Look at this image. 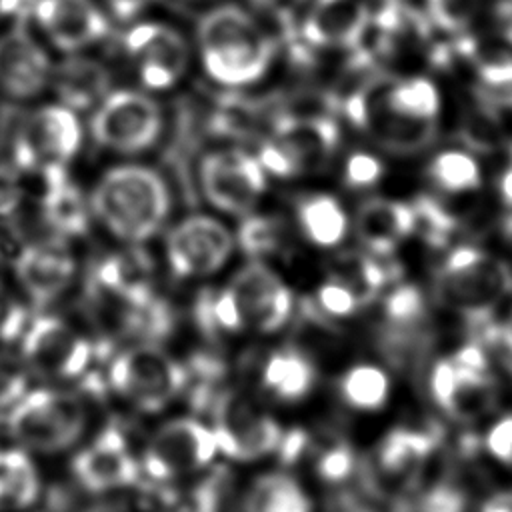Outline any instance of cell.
<instances>
[{
	"instance_id": "obj_1",
	"label": "cell",
	"mask_w": 512,
	"mask_h": 512,
	"mask_svg": "<svg viewBox=\"0 0 512 512\" xmlns=\"http://www.w3.org/2000/svg\"><path fill=\"white\" fill-rule=\"evenodd\" d=\"M292 308L290 288L260 262L242 266L226 288L198 298L200 322L210 330L228 334H272L288 322Z\"/></svg>"
},
{
	"instance_id": "obj_2",
	"label": "cell",
	"mask_w": 512,
	"mask_h": 512,
	"mask_svg": "<svg viewBox=\"0 0 512 512\" xmlns=\"http://www.w3.org/2000/svg\"><path fill=\"white\" fill-rule=\"evenodd\" d=\"M198 46L210 78L244 86L262 78L274 58V42L240 6L222 4L198 22Z\"/></svg>"
},
{
	"instance_id": "obj_3",
	"label": "cell",
	"mask_w": 512,
	"mask_h": 512,
	"mask_svg": "<svg viewBox=\"0 0 512 512\" xmlns=\"http://www.w3.org/2000/svg\"><path fill=\"white\" fill-rule=\"evenodd\" d=\"M90 206L116 238L138 244L160 230L170 210V196L158 172L124 164L108 170L98 180Z\"/></svg>"
},
{
	"instance_id": "obj_4",
	"label": "cell",
	"mask_w": 512,
	"mask_h": 512,
	"mask_svg": "<svg viewBox=\"0 0 512 512\" xmlns=\"http://www.w3.org/2000/svg\"><path fill=\"white\" fill-rule=\"evenodd\" d=\"M510 288L508 264L472 246L450 250L434 278L436 300L474 324L488 320Z\"/></svg>"
},
{
	"instance_id": "obj_5",
	"label": "cell",
	"mask_w": 512,
	"mask_h": 512,
	"mask_svg": "<svg viewBox=\"0 0 512 512\" xmlns=\"http://www.w3.org/2000/svg\"><path fill=\"white\" fill-rule=\"evenodd\" d=\"M88 410L80 396L40 388L28 390L8 408L6 428L12 440L30 452L54 454L70 448L86 430Z\"/></svg>"
},
{
	"instance_id": "obj_6",
	"label": "cell",
	"mask_w": 512,
	"mask_h": 512,
	"mask_svg": "<svg viewBox=\"0 0 512 512\" xmlns=\"http://www.w3.org/2000/svg\"><path fill=\"white\" fill-rule=\"evenodd\" d=\"M184 366L154 342L122 350L108 368L112 390L140 412H160L186 386Z\"/></svg>"
},
{
	"instance_id": "obj_7",
	"label": "cell",
	"mask_w": 512,
	"mask_h": 512,
	"mask_svg": "<svg viewBox=\"0 0 512 512\" xmlns=\"http://www.w3.org/2000/svg\"><path fill=\"white\" fill-rule=\"evenodd\" d=\"M212 432L218 450L238 462H252L282 448L280 424L250 398L226 390L212 402Z\"/></svg>"
},
{
	"instance_id": "obj_8",
	"label": "cell",
	"mask_w": 512,
	"mask_h": 512,
	"mask_svg": "<svg viewBox=\"0 0 512 512\" xmlns=\"http://www.w3.org/2000/svg\"><path fill=\"white\" fill-rule=\"evenodd\" d=\"M386 82V78H370L360 84L344 100L346 116L388 152L414 154L424 150L438 134L436 122L412 120L396 114L384 96Z\"/></svg>"
},
{
	"instance_id": "obj_9",
	"label": "cell",
	"mask_w": 512,
	"mask_h": 512,
	"mask_svg": "<svg viewBox=\"0 0 512 512\" xmlns=\"http://www.w3.org/2000/svg\"><path fill=\"white\" fill-rule=\"evenodd\" d=\"M428 386L442 412L460 422L484 416L498 398L486 358L476 346H466L454 358L436 362Z\"/></svg>"
},
{
	"instance_id": "obj_10",
	"label": "cell",
	"mask_w": 512,
	"mask_h": 512,
	"mask_svg": "<svg viewBox=\"0 0 512 512\" xmlns=\"http://www.w3.org/2000/svg\"><path fill=\"white\" fill-rule=\"evenodd\" d=\"M20 358L30 376L42 380H72L90 366L94 348L88 338L56 316H38L22 332Z\"/></svg>"
},
{
	"instance_id": "obj_11",
	"label": "cell",
	"mask_w": 512,
	"mask_h": 512,
	"mask_svg": "<svg viewBox=\"0 0 512 512\" xmlns=\"http://www.w3.org/2000/svg\"><path fill=\"white\" fill-rule=\"evenodd\" d=\"M218 452L210 426L196 418H174L152 434L140 466L154 480H174L200 472Z\"/></svg>"
},
{
	"instance_id": "obj_12",
	"label": "cell",
	"mask_w": 512,
	"mask_h": 512,
	"mask_svg": "<svg viewBox=\"0 0 512 512\" xmlns=\"http://www.w3.org/2000/svg\"><path fill=\"white\" fill-rule=\"evenodd\" d=\"M90 130L94 140L114 152H140L150 148L162 130V112L158 104L132 90L106 94L98 104Z\"/></svg>"
},
{
	"instance_id": "obj_13",
	"label": "cell",
	"mask_w": 512,
	"mask_h": 512,
	"mask_svg": "<svg viewBox=\"0 0 512 512\" xmlns=\"http://www.w3.org/2000/svg\"><path fill=\"white\" fill-rule=\"evenodd\" d=\"M200 184L214 208L246 216L266 188V170L242 150H218L202 160Z\"/></svg>"
},
{
	"instance_id": "obj_14",
	"label": "cell",
	"mask_w": 512,
	"mask_h": 512,
	"mask_svg": "<svg viewBox=\"0 0 512 512\" xmlns=\"http://www.w3.org/2000/svg\"><path fill=\"white\" fill-rule=\"evenodd\" d=\"M230 230L210 216H190L176 224L166 238V256L174 274L198 278L218 272L230 258Z\"/></svg>"
},
{
	"instance_id": "obj_15",
	"label": "cell",
	"mask_w": 512,
	"mask_h": 512,
	"mask_svg": "<svg viewBox=\"0 0 512 512\" xmlns=\"http://www.w3.org/2000/svg\"><path fill=\"white\" fill-rule=\"evenodd\" d=\"M124 46L138 64L142 84L150 90L174 86L186 70L188 46L172 26L158 22L136 24L126 32Z\"/></svg>"
},
{
	"instance_id": "obj_16",
	"label": "cell",
	"mask_w": 512,
	"mask_h": 512,
	"mask_svg": "<svg viewBox=\"0 0 512 512\" xmlns=\"http://www.w3.org/2000/svg\"><path fill=\"white\" fill-rule=\"evenodd\" d=\"M338 126L328 114H284L276 120L270 140L290 162L292 174L316 172L338 146Z\"/></svg>"
},
{
	"instance_id": "obj_17",
	"label": "cell",
	"mask_w": 512,
	"mask_h": 512,
	"mask_svg": "<svg viewBox=\"0 0 512 512\" xmlns=\"http://www.w3.org/2000/svg\"><path fill=\"white\" fill-rule=\"evenodd\" d=\"M72 474L88 492H110L132 486L140 476V464L124 436L108 428L74 456Z\"/></svg>"
},
{
	"instance_id": "obj_18",
	"label": "cell",
	"mask_w": 512,
	"mask_h": 512,
	"mask_svg": "<svg viewBox=\"0 0 512 512\" xmlns=\"http://www.w3.org/2000/svg\"><path fill=\"white\" fill-rule=\"evenodd\" d=\"M76 264L62 240H42L24 246L14 262L16 278L28 298L48 304L58 298L72 282Z\"/></svg>"
},
{
	"instance_id": "obj_19",
	"label": "cell",
	"mask_w": 512,
	"mask_h": 512,
	"mask_svg": "<svg viewBox=\"0 0 512 512\" xmlns=\"http://www.w3.org/2000/svg\"><path fill=\"white\" fill-rule=\"evenodd\" d=\"M34 16L64 52H76L108 34V20L92 0H38Z\"/></svg>"
},
{
	"instance_id": "obj_20",
	"label": "cell",
	"mask_w": 512,
	"mask_h": 512,
	"mask_svg": "<svg viewBox=\"0 0 512 512\" xmlns=\"http://www.w3.org/2000/svg\"><path fill=\"white\" fill-rule=\"evenodd\" d=\"M368 28L370 14L360 0H314L300 32L308 46L356 50Z\"/></svg>"
},
{
	"instance_id": "obj_21",
	"label": "cell",
	"mask_w": 512,
	"mask_h": 512,
	"mask_svg": "<svg viewBox=\"0 0 512 512\" xmlns=\"http://www.w3.org/2000/svg\"><path fill=\"white\" fill-rule=\"evenodd\" d=\"M50 74L46 52L26 30L14 28L0 36V90L12 98H32L42 92Z\"/></svg>"
},
{
	"instance_id": "obj_22",
	"label": "cell",
	"mask_w": 512,
	"mask_h": 512,
	"mask_svg": "<svg viewBox=\"0 0 512 512\" xmlns=\"http://www.w3.org/2000/svg\"><path fill=\"white\" fill-rule=\"evenodd\" d=\"M354 230L370 254L388 256L404 238L414 234L412 204L370 198L356 210Z\"/></svg>"
},
{
	"instance_id": "obj_23",
	"label": "cell",
	"mask_w": 512,
	"mask_h": 512,
	"mask_svg": "<svg viewBox=\"0 0 512 512\" xmlns=\"http://www.w3.org/2000/svg\"><path fill=\"white\" fill-rule=\"evenodd\" d=\"M434 440L422 430L396 428L376 446V474L390 488H408L422 474Z\"/></svg>"
},
{
	"instance_id": "obj_24",
	"label": "cell",
	"mask_w": 512,
	"mask_h": 512,
	"mask_svg": "<svg viewBox=\"0 0 512 512\" xmlns=\"http://www.w3.org/2000/svg\"><path fill=\"white\" fill-rule=\"evenodd\" d=\"M40 176V202L46 222L60 236H80L88 228V204L70 182L64 164L46 162L32 170Z\"/></svg>"
},
{
	"instance_id": "obj_25",
	"label": "cell",
	"mask_w": 512,
	"mask_h": 512,
	"mask_svg": "<svg viewBox=\"0 0 512 512\" xmlns=\"http://www.w3.org/2000/svg\"><path fill=\"white\" fill-rule=\"evenodd\" d=\"M426 330V302L412 284L396 286L384 300L382 346L390 358L404 360L418 346Z\"/></svg>"
},
{
	"instance_id": "obj_26",
	"label": "cell",
	"mask_w": 512,
	"mask_h": 512,
	"mask_svg": "<svg viewBox=\"0 0 512 512\" xmlns=\"http://www.w3.org/2000/svg\"><path fill=\"white\" fill-rule=\"evenodd\" d=\"M54 88L62 106L70 110H86L106 98L110 74L96 60L70 56L54 70Z\"/></svg>"
},
{
	"instance_id": "obj_27",
	"label": "cell",
	"mask_w": 512,
	"mask_h": 512,
	"mask_svg": "<svg viewBox=\"0 0 512 512\" xmlns=\"http://www.w3.org/2000/svg\"><path fill=\"white\" fill-rule=\"evenodd\" d=\"M262 386L268 394L282 402H296L310 394L316 382L312 360L296 348H280L272 352L262 366Z\"/></svg>"
},
{
	"instance_id": "obj_28",
	"label": "cell",
	"mask_w": 512,
	"mask_h": 512,
	"mask_svg": "<svg viewBox=\"0 0 512 512\" xmlns=\"http://www.w3.org/2000/svg\"><path fill=\"white\" fill-rule=\"evenodd\" d=\"M244 512H312V502L292 476L266 472L246 490Z\"/></svg>"
},
{
	"instance_id": "obj_29",
	"label": "cell",
	"mask_w": 512,
	"mask_h": 512,
	"mask_svg": "<svg viewBox=\"0 0 512 512\" xmlns=\"http://www.w3.org/2000/svg\"><path fill=\"white\" fill-rule=\"evenodd\" d=\"M38 494L40 476L26 450H0V510H24Z\"/></svg>"
},
{
	"instance_id": "obj_30",
	"label": "cell",
	"mask_w": 512,
	"mask_h": 512,
	"mask_svg": "<svg viewBox=\"0 0 512 512\" xmlns=\"http://www.w3.org/2000/svg\"><path fill=\"white\" fill-rule=\"evenodd\" d=\"M298 224L304 236L322 248L338 246L348 232V216L330 194H312L298 204Z\"/></svg>"
},
{
	"instance_id": "obj_31",
	"label": "cell",
	"mask_w": 512,
	"mask_h": 512,
	"mask_svg": "<svg viewBox=\"0 0 512 512\" xmlns=\"http://www.w3.org/2000/svg\"><path fill=\"white\" fill-rule=\"evenodd\" d=\"M342 400L360 412L380 410L390 396V378L376 364H354L338 380Z\"/></svg>"
},
{
	"instance_id": "obj_32",
	"label": "cell",
	"mask_w": 512,
	"mask_h": 512,
	"mask_svg": "<svg viewBox=\"0 0 512 512\" xmlns=\"http://www.w3.org/2000/svg\"><path fill=\"white\" fill-rule=\"evenodd\" d=\"M388 106L406 118L436 122L440 112V92L430 78L412 76L396 82H386L384 90Z\"/></svg>"
},
{
	"instance_id": "obj_33",
	"label": "cell",
	"mask_w": 512,
	"mask_h": 512,
	"mask_svg": "<svg viewBox=\"0 0 512 512\" xmlns=\"http://www.w3.org/2000/svg\"><path fill=\"white\" fill-rule=\"evenodd\" d=\"M428 176L436 188L448 194L472 192L482 184V170L476 156L464 150L436 154L428 166Z\"/></svg>"
},
{
	"instance_id": "obj_34",
	"label": "cell",
	"mask_w": 512,
	"mask_h": 512,
	"mask_svg": "<svg viewBox=\"0 0 512 512\" xmlns=\"http://www.w3.org/2000/svg\"><path fill=\"white\" fill-rule=\"evenodd\" d=\"M474 98L476 104L492 112L512 108V58L488 60L478 66Z\"/></svg>"
},
{
	"instance_id": "obj_35",
	"label": "cell",
	"mask_w": 512,
	"mask_h": 512,
	"mask_svg": "<svg viewBox=\"0 0 512 512\" xmlns=\"http://www.w3.org/2000/svg\"><path fill=\"white\" fill-rule=\"evenodd\" d=\"M286 236V226L278 216L246 214L238 228V244L250 256L274 254L280 250Z\"/></svg>"
},
{
	"instance_id": "obj_36",
	"label": "cell",
	"mask_w": 512,
	"mask_h": 512,
	"mask_svg": "<svg viewBox=\"0 0 512 512\" xmlns=\"http://www.w3.org/2000/svg\"><path fill=\"white\" fill-rule=\"evenodd\" d=\"M414 234L418 232L428 244L444 246L456 230V220L446 208L430 196H420L412 202Z\"/></svg>"
},
{
	"instance_id": "obj_37",
	"label": "cell",
	"mask_w": 512,
	"mask_h": 512,
	"mask_svg": "<svg viewBox=\"0 0 512 512\" xmlns=\"http://www.w3.org/2000/svg\"><path fill=\"white\" fill-rule=\"evenodd\" d=\"M480 6L482 0H426L430 22L446 32L468 28L478 16Z\"/></svg>"
},
{
	"instance_id": "obj_38",
	"label": "cell",
	"mask_w": 512,
	"mask_h": 512,
	"mask_svg": "<svg viewBox=\"0 0 512 512\" xmlns=\"http://www.w3.org/2000/svg\"><path fill=\"white\" fill-rule=\"evenodd\" d=\"M316 304L322 310V314L330 318H346V316H352L364 304V300L346 280L336 276L326 280L318 288Z\"/></svg>"
},
{
	"instance_id": "obj_39",
	"label": "cell",
	"mask_w": 512,
	"mask_h": 512,
	"mask_svg": "<svg viewBox=\"0 0 512 512\" xmlns=\"http://www.w3.org/2000/svg\"><path fill=\"white\" fill-rule=\"evenodd\" d=\"M30 372L20 356L0 350V408L14 406L28 392Z\"/></svg>"
},
{
	"instance_id": "obj_40",
	"label": "cell",
	"mask_w": 512,
	"mask_h": 512,
	"mask_svg": "<svg viewBox=\"0 0 512 512\" xmlns=\"http://www.w3.org/2000/svg\"><path fill=\"white\" fill-rule=\"evenodd\" d=\"M220 490L214 480H204L176 494L164 512H218Z\"/></svg>"
},
{
	"instance_id": "obj_41",
	"label": "cell",
	"mask_w": 512,
	"mask_h": 512,
	"mask_svg": "<svg viewBox=\"0 0 512 512\" xmlns=\"http://www.w3.org/2000/svg\"><path fill=\"white\" fill-rule=\"evenodd\" d=\"M468 498L464 490L454 484H436L416 504V512H466Z\"/></svg>"
},
{
	"instance_id": "obj_42",
	"label": "cell",
	"mask_w": 512,
	"mask_h": 512,
	"mask_svg": "<svg viewBox=\"0 0 512 512\" xmlns=\"http://www.w3.org/2000/svg\"><path fill=\"white\" fill-rule=\"evenodd\" d=\"M382 174H384V166L378 156H372L368 152H354L346 160L344 182L350 188H370L376 182H380Z\"/></svg>"
},
{
	"instance_id": "obj_43",
	"label": "cell",
	"mask_w": 512,
	"mask_h": 512,
	"mask_svg": "<svg viewBox=\"0 0 512 512\" xmlns=\"http://www.w3.org/2000/svg\"><path fill=\"white\" fill-rule=\"evenodd\" d=\"M26 328V310L0 284V340H14Z\"/></svg>"
},
{
	"instance_id": "obj_44",
	"label": "cell",
	"mask_w": 512,
	"mask_h": 512,
	"mask_svg": "<svg viewBox=\"0 0 512 512\" xmlns=\"http://www.w3.org/2000/svg\"><path fill=\"white\" fill-rule=\"evenodd\" d=\"M352 468H354V456H352V450L344 444L324 452L316 464L320 478L328 482H338L348 478Z\"/></svg>"
},
{
	"instance_id": "obj_45",
	"label": "cell",
	"mask_w": 512,
	"mask_h": 512,
	"mask_svg": "<svg viewBox=\"0 0 512 512\" xmlns=\"http://www.w3.org/2000/svg\"><path fill=\"white\" fill-rule=\"evenodd\" d=\"M486 450L500 462L512 464V414L502 416L486 434Z\"/></svg>"
},
{
	"instance_id": "obj_46",
	"label": "cell",
	"mask_w": 512,
	"mask_h": 512,
	"mask_svg": "<svg viewBox=\"0 0 512 512\" xmlns=\"http://www.w3.org/2000/svg\"><path fill=\"white\" fill-rule=\"evenodd\" d=\"M22 196V188L16 178V170L0 166V218L10 216Z\"/></svg>"
},
{
	"instance_id": "obj_47",
	"label": "cell",
	"mask_w": 512,
	"mask_h": 512,
	"mask_svg": "<svg viewBox=\"0 0 512 512\" xmlns=\"http://www.w3.org/2000/svg\"><path fill=\"white\" fill-rule=\"evenodd\" d=\"M252 4L256 8L272 14L282 24H288L292 14L296 12V8H300L304 4V0H252Z\"/></svg>"
},
{
	"instance_id": "obj_48",
	"label": "cell",
	"mask_w": 512,
	"mask_h": 512,
	"mask_svg": "<svg viewBox=\"0 0 512 512\" xmlns=\"http://www.w3.org/2000/svg\"><path fill=\"white\" fill-rule=\"evenodd\" d=\"M150 0H108V6L112 10V14L118 20H130L132 16H136Z\"/></svg>"
},
{
	"instance_id": "obj_49",
	"label": "cell",
	"mask_w": 512,
	"mask_h": 512,
	"mask_svg": "<svg viewBox=\"0 0 512 512\" xmlns=\"http://www.w3.org/2000/svg\"><path fill=\"white\" fill-rule=\"evenodd\" d=\"M482 512H512V492L498 494V496L490 498L482 506Z\"/></svg>"
},
{
	"instance_id": "obj_50",
	"label": "cell",
	"mask_w": 512,
	"mask_h": 512,
	"mask_svg": "<svg viewBox=\"0 0 512 512\" xmlns=\"http://www.w3.org/2000/svg\"><path fill=\"white\" fill-rule=\"evenodd\" d=\"M498 192H500L502 202L506 206H512V166L502 172V176L498 180Z\"/></svg>"
},
{
	"instance_id": "obj_51",
	"label": "cell",
	"mask_w": 512,
	"mask_h": 512,
	"mask_svg": "<svg viewBox=\"0 0 512 512\" xmlns=\"http://www.w3.org/2000/svg\"><path fill=\"white\" fill-rule=\"evenodd\" d=\"M22 6V0H0V20L18 12Z\"/></svg>"
},
{
	"instance_id": "obj_52",
	"label": "cell",
	"mask_w": 512,
	"mask_h": 512,
	"mask_svg": "<svg viewBox=\"0 0 512 512\" xmlns=\"http://www.w3.org/2000/svg\"><path fill=\"white\" fill-rule=\"evenodd\" d=\"M510 156H512V144H510Z\"/></svg>"
},
{
	"instance_id": "obj_53",
	"label": "cell",
	"mask_w": 512,
	"mask_h": 512,
	"mask_svg": "<svg viewBox=\"0 0 512 512\" xmlns=\"http://www.w3.org/2000/svg\"><path fill=\"white\" fill-rule=\"evenodd\" d=\"M508 230H510V232H512V222H510V228H508Z\"/></svg>"
}]
</instances>
